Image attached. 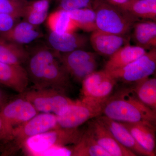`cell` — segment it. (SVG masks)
<instances>
[{
  "instance_id": "f546056e",
  "label": "cell",
  "mask_w": 156,
  "mask_h": 156,
  "mask_svg": "<svg viewBox=\"0 0 156 156\" xmlns=\"http://www.w3.org/2000/svg\"><path fill=\"white\" fill-rule=\"evenodd\" d=\"M72 149L65 147H54L39 153L36 156H72Z\"/></svg>"
},
{
  "instance_id": "5bb4252c",
  "label": "cell",
  "mask_w": 156,
  "mask_h": 156,
  "mask_svg": "<svg viewBox=\"0 0 156 156\" xmlns=\"http://www.w3.org/2000/svg\"><path fill=\"white\" fill-rule=\"evenodd\" d=\"M29 81L27 71L21 65L0 62V84L21 94L26 91Z\"/></svg>"
},
{
  "instance_id": "f1b7e54d",
  "label": "cell",
  "mask_w": 156,
  "mask_h": 156,
  "mask_svg": "<svg viewBox=\"0 0 156 156\" xmlns=\"http://www.w3.org/2000/svg\"><path fill=\"white\" fill-rule=\"evenodd\" d=\"M94 2V0H59L57 10L70 11L85 8L92 9Z\"/></svg>"
},
{
  "instance_id": "ac0fdd59",
  "label": "cell",
  "mask_w": 156,
  "mask_h": 156,
  "mask_svg": "<svg viewBox=\"0 0 156 156\" xmlns=\"http://www.w3.org/2000/svg\"><path fill=\"white\" fill-rule=\"evenodd\" d=\"M38 27L23 20L17 23L9 30L0 34V37L23 46L30 44L44 36V34L39 30Z\"/></svg>"
},
{
  "instance_id": "4dcf8cb0",
  "label": "cell",
  "mask_w": 156,
  "mask_h": 156,
  "mask_svg": "<svg viewBox=\"0 0 156 156\" xmlns=\"http://www.w3.org/2000/svg\"><path fill=\"white\" fill-rule=\"evenodd\" d=\"M19 19L9 14H0V34L12 28L18 22Z\"/></svg>"
},
{
  "instance_id": "44dd1931",
  "label": "cell",
  "mask_w": 156,
  "mask_h": 156,
  "mask_svg": "<svg viewBox=\"0 0 156 156\" xmlns=\"http://www.w3.org/2000/svg\"><path fill=\"white\" fill-rule=\"evenodd\" d=\"M50 6V0L27 1L22 18L33 25L39 27L48 18Z\"/></svg>"
},
{
  "instance_id": "9c48e42d",
  "label": "cell",
  "mask_w": 156,
  "mask_h": 156,
  "mask_svg": "<svg viewBox=\"0 0 156 156\" xmlns=\"http://www.w3.org/2000/svg\"><path fill=\"white\" fill-rule=\"evenodd\" d=\"M58 56L70 76L78 82L82 83L85 78L95 71L97 68L96 54L83 49L68 53H58Z\"/></svg>"
},
{
  "instance_id": "d6986e66",
  "label": "cell",
  "mask_w": 156,
  "mask_h": 156,
  "mask_svg": "<svg viewBox=\"0 0 156 156\" xmlns=\"http://www.w3.org/2000/svg\"><path fill=\"white\" fill-rule=\"evenodd\" d=\"M146 52L145 49L137 45H125L110 56L105 63L104 70L110 72L122 68L142 56Z\"/></svg>"
},
{
  "instance_id": "ba28073f",
  "label": "cell",
  "mask_w": 156,
  "mask_h": 156,
  "mask_svg": "<svg viewBox=\"0 0 156 156\" xmlns=\"http://www.w3.org/2000/svg\"><path fill=\"white\" fill-rule=\"evenodd\" d=\"M116 82L105 70L95 71L82 81V99L103 105L110 97Z\"/></svg>"
},
{
  "instance_id": "e0dca14e",
  "label": "cell",
  "mask_w": 156,
  "mask_h": 156,
  "mask_svg": "<svg viewBox=\"0 0 156 156\" xmlns=\"http://www.w3.org/2000/svg\"><path fill=\"white\" fill-rule=\"evenodd\" d=\"M128 129L136 142L146 151L155 156V127L147 122H120Z\"/></svg>"
},
{
  "instance_id": "3957f363",
  "label": "cell",
  "mask_w": 156,
  "mask_h": 156,
  "mask_svg": "<svg viewBox=\"0 0 156 156\" xmlns=\"http://www.w3.org/2000/svg\"><path fill=\"white\" fill-rule=\"evenodd\" d=\"M92 9L96 14L97 30L110 33L124 35L138 20L104 0H94Z\"/></svg>"
},
{
  "instance_id": "4fadbf2b",
  "label": "cell",
  "mask_w": 156,
  "mask_h": 156,
  "mask_svg": "<svg viewBox=\"0 0 156 156\" xmlns=\"http://www.w3.org/2000/svg\"><path fill=\"white\" fill-rule=\"evenodd\" d=\"M48 46L58 53H66L85 48L89 42L88 37L76 32L58 34L49 32L47 38Z\"/></svg>"
},
{
  "instance_id": "7402d4cb",
  "label": "cell",
  "mask_w": 156,
  "mask_h": 156,
  "mask_svg": "<svg viewBox=\"0 0 156 156\" xmlns=\"http://www.w3.org/2000/svg\"><path fill=\"white\" fill-rule=\"evenodd\" d=\"M137 19H156V0H128L117 6Z\"/></svg>"
},
{
  "instance_id": "83f0119b",
  "label": "cell",
  "mask_w": 156,
  "mask_h": 156,
  "mask_svg": "<svg viewBox=\"0 0 156 156\" xmlns=\"http://www.w3.org/2000/svg\"><path fill=\"white\" fill-rule=\"evenodd\" d=\"M27 0H0V14L22 18Z\"/></svg>"
},
{
  "instance_id": "6da1fadb",
  "label": "cell",
  "mask_w": 156,
  "mask_h": 156,
  "mask_svg": "<svg viewBox=\"0 0 156 156\" xmlns=\"http://www.w3.org/2000/svg\"><path fill=\"white\" fill-rule=\"evenodd\" d=\"M28 50L26 69L35 89L49 88L64 93L71 86L70 76L58 58V53L40 44Z\"/></svg>"
},
{
  "instance_id": "8992f818",
  "label": "cell",
  "mask_w": 156,
  "mask_h": 156,
  "mask_svg": "<svg viewBox=\"0 0 156 156\" xmlns=\"http://www.w3.org/2000/svg\"><path fill=\"white\" fill-rule=\"evenodd\" d=\"M156 68V50L151 49L136 60L122 68L108 72L116 81L135 83L149 77Z\"/></svg>"
},
{
  "instance_id": "836d02e7",
  "label": "cell",
  "mask_w": 156,
  "mask_h": 156,
  "mask_svg": "<svg viewBox=\"0 0 156 156\" xmlns=\"http://www.w3.org/2000/svg\"><path fill=\"white\" fill-rule=\"evenodd\" d=\"M6 103L5 96L0 89V109Z\"/></svg>"
},
{
  "instance_id": "e575fe53",
  "label": "cell",
  "mask_w": 156,
  "mask_h": 156,
  "mask_svg": "<svg viewBox=\"0 0 156 156\" xmlns=\"http://www.w3.org/2000/svg\"><path fill=\"white\" fill-rule=\"evenodd\" d=\"M3 151H4V148L2 147H0V152H2L3 154Z\"/></svg>"
},
{
  "instance_id": "d4e9b609",
  "label": "cell",
  "mask_w": 156,
  "mask_h": 156,
  "mask_svg": "<svg viewBox=\"0 0 156 156\" xmlns=\"http://www.w3.org/2000/svg\"><path fill=\"white\" fill-rule=\"evenodd\" d=\"M50 31L58 34L76 32L77 27L70 17L68 11L57 10L48 15L46 20Z\"/></svg>"
},
{
  "instance_id": "30bf717a",
  "label": "cell",
  "mask_w": 156,
  "mask_h": 156,
  "mask_svg": "<svg viewBox=\"0 0 156 156\" xmlns=\"http://www.w3.org/2000/svg\"><path fill=\"white\" fill-rule=\"evenodd\" d=\"M57 128H58L56 115L43 113L36 115L26 122L14 128L10 141H12L14 149L16 146L22 147L30 137Z\"/></svg>"
},
{
  "instance_id": "7a4b0ae2",
  "label": "cell",
  "mask_w": 156,
  "mask_h": 156,
  "mask_svg": "<svg viewBox=\"0 0 156 156\" xmlns=\"http://www.w3.org/2000/svg\"><path fill=\"white\" fill-rule=\"evenodd\" d=\"M102 114L117 122H156V111L142 103L133 89H123L109 97L102 105Z\"/></svg>"
},
{
  "instance_id": "4316f807",
  "label": "cell",
  "mask_w": 156,
  "mask_h": 156,
  "mask_svg": "<svg viewBox=\"0 0 156 156\" xmlns=\"http://www.w3.org/2000/svg\"><path fill=\"white\" fill-rule=\"evenodd\" d=\"M68 12L78 29L87 32L97 30L96 14L93 9L85 8Z\"/></svg>"
},
{
  "instance_id": "8fae6325",
  "label": "cell",
  "mask_w": 156,
  "mask_h": 156,
  "mask_svg": "<svg viewBox=\"0 0 156 156\" xmlns=\"http://www.w3.org/2000/svg\"><path fill=\"white\" fill-rule=\"evenodd\" d=\"M38 112L34 105L22 97L6 102L0 109L2 119L11 138L14 128L32 119Z\"/></svg>"
},
{
  "instance_id": "ffe728a7",
  "label": "cell",
  "mask_w": 156,
  "mask_h": 156,
  "mask_svg": "<svg viewBox=\"0 0 156 156\" xmlns=\"http://www.w3.org/2000/svg\"><path fill=\"white\" fill-rule=\"evenodd\" d=\"M28 50L0 37V62L10 64H25L29 57Z\"/></svg>"
},
{
  "instance_id": "1f68e13d",
  "label": "cell",
  "mask_w": 156,
  "mask_h": 156,
  "mask_svg": "<svg viewBox=\"0 0 156 156\" xmlns=\"http://www.w3.org/2000/svg\"><path fill=\"white\" fill-rule=\"evenodd\" d=\"M11 136L7 131L0 115V141H9L11 140Z\"/></svg>"
},
{
  "instance_id": "603a6c76",
  "label": "cell",
  "mask_w": 156,
  "mask_h": 156,
  "mask_svg": "<svg viewBox=\"0 0 156 156\" xmlns=\"http://www.w3.org/2000/svg\"><path fill=\"white\" fill-rule=\"evenodd\" d=\"M133 37L136 45L144 49H151L156 46L155 21H147L134 24Z\"/></svg>"
},
{
  "instance_id": "cb8c5ba5",
  "label": "cell",
  "mask_w": 156,
  "mask_h": 156,
  "mask_svg": "<svg viewBox=\"0 0 156 156\" xmlns=\"http://www.w3.org/2000/svg\"><path fill=\"white\" fill-rule=\"evenodd\" d=\"M72 151L74 156H111L98 144L89 130L83 133Z\"/></svg>"
},
{
  "instance_id": "52a82bcc",
  "label": "cell",
  "mask_w": 156,
  "mask_h": 156,
  "mask_svg": "<svg viewBox=\"0 0 156 156\" xmlns=\"http://www.w3.org/2000/svg\"><path fill=\"white\" fill-rule=\"evenodd\" d=\"M102 105L84 99L76 100L56 116L58 128H78L88 120L102 115Z\"/></svg>"
},
{
  "instance_id": "484cf974",
  "label": "cell",
  "mask_w": 156,
  "mask_h": 156,
  "mask_svg": "<svg viewBox=\"0 0 156 156\" xmlns=\"http://www.w3.org/2000/svg\"><path fill=\"white\" fill-rule=\"evenodd\" d=\"M133 90L140 101L156 110V79L147 77L135 83Z\"/></svg>"
},
{
  "instance_id": "277c9868",
  "label": "cell",
  "mask_w": 156,
  "mask_h": 156,
  "mask_svg": "<svg viewBox=\"0 0 156 156\" xmlns=\"http://www.w3.org/2000/svg\"><path fill=\"white\" fill-rule=\"evenodd\" d=\"M83 133L78 128H58L30 137L24 144L28 153L36 156L39 153L54 147L75 144Z\"/></svg>"
},
{
  "instance_id": "2e32d148",
  "label": "cell",
  "mask_w": 156,
  "mask_h": 156,
  "mask_svg": "<svg viewBox=\"0 0 156 156\" xmlns=\"http://www.w3.org/2000/svg\"><path fill=\"white\" fill-rule=\"evenodd\" d=\"M124 36L96 30L92 32L90 42L96 53L110 57L127 44Z\"/></svg>"
},
{
  "instance_id": "7c38bea8",
  "label": "cell",
  "mask_w": 156,
  "mask_h": 156,
  "mask_svg": "<svg viewBox=\"0 0 156 156\" xmlns=\"http://www.w3.org/2000/svg\"><path fill=\"white\" fill-rule=\"evenodd\" d=\"M92 120L88 130L98 144L111 156H136L132 151L122 145L97 117Z\"/></svg>"
},
{
  "instance_id": "9a60e30c",
  "label": "cell",
  "mask_w": 156,
  "mask_h": 156,
  "mask_svg": "<svg viewBox=\"0 0 156 156\" xmlns=\"http://www.w3.org/2000/svg\"><path fill=\"white\" fill-rule=\"evenodd\" d=\"M97 118L122 145L132 151L136 155L153 156L139 145L128 129L122 123L102 115Z\"/></svg>"
},
{
  "instance_id": "d6a6232c",
  "label": "cell",
  "mask_w": 156,
  "mask_h": 156,
  "mask_svg": "<svg viewBox=\"0 0 156 156\" xmlns=\"http://www.w3.org/2000/svg\"><path fill=\"white\" fill-rule=\"evenodd\" d=\"M109 2L116 6H119L123 5L127 2L128 0H108Z\"/></svg>"
},
{
  "instance_id": "5b68a950",
  "label": "cell",
  "mask_w": 156,
  "mask_h": 156,
  "mask_svg": "<svg viewBox=\"0 0 156 156\" xmlns=\"http://www.w3.org/2000/svg\"><path fill=\"white\" fill-rule=\"evenodd\" d=\"M21 95V97L30 102L38 112L56 116L63 112L75 101L68 97L64 93L49 88H33Z\"/></svg>"
}]
</instances>
